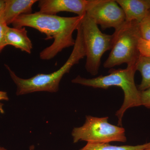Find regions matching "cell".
Returning a JSON list of instances; mask_svg holds the SVG:
<instances>
[{
    "label": "cell",
    "instance_id": "cell-1",
    "mask_svg": "<svg viewBox=\"0 0 150 150\" xmlns=\"http://www.w3.org/2000/svg\"><path fill=\"white\" fill-rule=\"evenodd\" d=\"M83 16L61 17L36 12L18 16L12 24L14 28L31 27L46 35L45 39H54L51 46L44 48L39 56L43 60L53 59L65 48L74 46L73 37Z\"/></svg>",
    "mask_w": 150,
    "mask_h": 150
},
{
    "label": "cell",
    "instance_id": "cell-2",
    "mask_svg": "<svg viewBox=\"0 0 150 150\" xmlns=\"http://www.w3.org/2000/svg\"><path fill=\"white\" fill-rule=\"evenodd\" d=\"M77 31L75 45L69 57L60 69L54 72L49 74H38L29 79H23L18 76L8 65H5L11 78L16 85L17 96L36 92H58L59 84L64 75L69 72L72 67L86 57L81 24Z\"/></svg>",
    "mask_w": 150,
    "mask_h": 150
},
{
    "label": "cell",
    "instance_id": "cell-3",
    "mask_svg": "<svg viewBox=\"0 0 150 150\" xmlns=\"http://www.w3.org/2000/svg\"><path fill=\"white\" fill-rule=\"evenodd\" d=\"M136 65L127 66L125 69H110L109 74L92 79H86L78 76L72 80L74 83L106 89L111 86L119 87L124 93V100L121 107L116 112L118 125L122 126V118L125 112L131 108L142 106L141 92L135 82Z\"/></svg>",
    "mask_w": 150,
    "mask_h": 150
},
{
    "label": "cell",
    "instance_id": "cell-4",
    "mask_svg": "<svg viewBox=\"0 0 150 150\" xmlns=\"http://www.w3.org/2000/svg\"><path fill=\"white\" fill-rule=\"evenodd\" d=\"M111 51L103 64L105 69H112L123 64H136L140 56L138 43L141 38L139 22L126 21L112 34Z\"/></svg>",
    "mask_w": 150,
    "mask_h": 150
},
{
    "label": "cell",
    "instance_id": "cell-5",
    "mask_svg": "<svg viewBox=\"0 0 150 150\" xmlns=\"http://www.w3.org/2000/svg\"><path fill=\"white\" fill-rule=\"evenodd\" d=\"M81 27L86 59L85 69L91 74L96 76L98 74L103 55L112 48L113 35L101 32L94 21L86 14Z\"/></svg>",
    "mask_w": 150,
    "mask_h": 150
},
{
    "label": "cell",
    "instance_id": "cell-6",
    "mask_svg": "<svg viewBox=\"0 0 150 150\" xmlns=\"http://www.w3.org/2000/svg\"><path fill=\"white\" fill-rule=\"evenodd\" d=\"M108 117L98 118L86 116L84 124L72 131L74 143L80 141L87 143L109 144L111 142H125L127 138L124 128L108 123Z\"/></svg>",
    "mask_w": 150,
    "mask_h": 150
},
{
    "label": "cell",
    "instance_id": "cell-7",
    "mask_svg": "<svg viewBox=\"0 0 150 150\" xmlns=\"http://www.w3.org/2000/svg\"><path fill=\"white\" fill-rule=\"evenodd\" d=\"M86 14L104 30L112 28L117 30L126 22L124 11L115 0H95Z\"/></svg>",
    "mask_w": 150,
    "mask_h": 150
},
{
    "label": "cell",
    "instance_id": "cell-8",
    "mask_svg": "<svg viewBox=\"0 0 150 150\" xmlns=\"http://www.w3.org/2000/svg\"><path fill=\"white\" fill-rule=\"evenodd\" d=\"M95 0H40L38 1L39 12L56 15L61 12H68L83 16Z\"/></svg>",
    "mask_w": 150,
    "mask_h": 150
},
{
    "label": "cell",
    "instance_id": "cell-9",
    "mask_svg": "<svg viewBox=\"0 0 150 150\" xmlns=\"http://www.w3.org/2000/svg\"><path fill=\"white\" fill-rule=\"evenodd\" d=\"M36 0H5L2 19L8 25L20 16L32 13V7Z\"/></svg>",
    "mask_w": 150,
    "mask_h": 150
},
{
    "label": "cell",
    "instance_id": "cell-10",
    "mask_svg": "<svg viewBox=\"0 0 150 150\" xmlns=\"http://www.w3.org/2000/svg\"><path fill=\"white\" fill-rule=\"evenodd\" d=\"M123 9L126 21L139 22L150 11V0H116Z\"/></svg>",
    "mask_w": 150,
    "mask_h": 150
},
{
    "label": "cell",
    "instance_id": "cell-11",
    "mask_svg": "<svg viewBox=\"0 0 150 150\" xmlns=\"http://www.w3.org/2000/svg\"><path fill=\"white\" fill-rule=\"evenodd\" d=\"M6 41L7 46L11 45L28 54H31L33 44L28 36L27 30L25 27L11 28L8 26Z\"/></svg>",
    "mask_w": 150,
    "mask_h": 150
},
{
    "label": "cell",
    "instance_id": "cell-12",
    "mask_svg": "<svg viewBox=\"0 0 150 150\" xmlns=\"http://www.w3.org/2000/svg\"><path fill=\"white\" fill-rule=\"evenodd\" d=\"M150 148V142L136 146H117L104 143H87L79 150H145Z\"/></svg>",
    "mask_w": 150,
    "mask_h": 150
},
{
    "label": "cell",
    "instance_id": "cell-13",
    "mask_svg": "<svg viewBox=\"0 0 150 150\" xmlns=\"http://www.w3.org/2000/svg\"><path fill=\"white\" fill-rule=\"evenodd\" d=\"M137 71L141 73L142 80L139 90L143 91L150 88V58L140 56L136 64Z\"/></svg>",
    "mask_w": 150,
    "mask_h": 150
},
{
    "label": "cell",
    "instance_id": "cell-14",
    "mask_svg": "<svg viewBox=\"0 0 150 150\" xmlns=\"http://www.w3.org/2000/svg\"><path fill=\"white\" fill-rule=\"evenodd\" d=\"M139 23L141 38L150 40V11Z\"/></svg>",
    "mask_w": 150,
    "mask_h": 150
},
{
    "label": "cell",
    "instance_id": "cell-15",
    "mask_svg": "<svg viewBox=\"0 0 150 150\" xmlns=\"http://www.w3.org/2000/svg\"><path fill=\"white\" fill-rule=\"evenodd\" d=\"M138 49L140 56L150 58V40L140 38L138 43Z\"/></svg>",
    "mask_w": 150,
    "mask_h": 150
},
{
    "label": "cell",
    "instance_id": "cell-16",
    "mask_svg": "<svg viewBox=\"0 0 150 150\" xmlns=\"http://www.w3.org/2000/svg\"><path fill=\"white\" fill-rule=\"evenodd\" d=\"M8 27V25L3 19L0 18V53L4 48L7 46L6 41V36Z\"/></svg>",
    "mask_w": 150,
    "mask_h": 150
},
{
    "label": "cell",
    "instance_id": "cell-17",
    "mask_svg": "<svg viewBox=\"0 0 150 150\" xmlns=\"http://www.w3.org/2000/svg\"><path fill=\"white\" fill-rule=\"evenodd\" d=\"M141 92L142 105L150 109V88Z\"/></svg>",
    "mask_w": 150,
    "mask_h": 150
},
{
    "label": "cell",
    "instance_id": "cell-18",
    "mask_svg": "<svg viewBox=\"0 0 150 150\" xmlns=\"http://www.w3.org/2000/svg\"><path fill=\"white\" fill-rule=\"evenodd\" d=\"M5 6V0H0V18H2Z\"/></svg>",
    "mask_w": 150,
    "mask_h": 150
},
{
    "label": "cell",
    "instance_id": "cell-19",
    "mask_svg": "<svg viewBox=\"0 0 150 150\" xmlns=\"http://www.w3.org/2000/svg\"><path fill=\"white\" fill-rule=\"evenodd\" d=\"M8 97L6 92L0 91V100H8Z\"/></svg>",
    "mask_w": 150,
    "mask_h": 150
},
{
    "label": "cell",
    "instance_id": "cell-20",
    "mask_svg": "<svg viewBox=\"0 0 150 150\" xmlns=\"http://www.w3.org/2000/svg\"><path fill=\"white\" fill-rule=\"evenodd\" d=\"M3 105H4V104L0 103V112L1 113H4V108H3Z\"/></svg>",
    "mask_w": 150,
    "mask_h": 150
},
{
    "label": "cell",
    "instance_id": "cell-21",
    "mask_svg": "<svg viewBox=\"0 0 150 150\" xmlns=\"http://www.w3.org/2000/svg\"><path fill=\"white\" fill-rule=\"evenodd\" d=\"M0 150H7L5 148L1 146H0Z\"/></svg>",
    "mask_w": 150,
    "mask_h": 150
},
{
    "label": "cell",
    "instance_id": "cell-22",
    "mask_svg": "<svg viewBox=\"0 0 150 150\" xmlns=\"http://www.w3.org/2000/svg\"><path fill=\"white\" fill-rule=\"evenodd\" d=\"M145 150H150V148H149V149H147Z\"/></svg>",
    "mask_w": 150,
    "mask_h": 150
}]
</instances>
